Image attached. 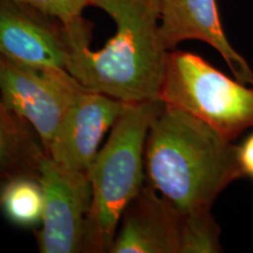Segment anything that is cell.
Returning a JSON list of instances; mask_svg holds the SVG:
<instances>
[{"label": "cell", "mask_w": 253, "mask_h": 253, "mask_svg": "<svg viewBox=\"0 0 253 253\" xmlns=\"http://www.w3.org/2000/svg\"><path fill=\"white\" fill-rule=\"evenodd\" d=\"M145 179L182 213L211 210L218 195L243 177L238 147L212 126L164 106L148 132Z\"/></svg>", "instance_id": "1"}, {"label": "cell", "mask_w": 253, "mask_h": 253, "mask_svg": "<svg viewBox=\"0 0 253 253\" xmlns=\"http://www.w3.org/2000/svg\"><path fill=\"white\" fill-rule=\"evenodd\" d=\"M113 19L115 34L101 49L90 38H68L67 71L88 89L126 103L160 100L168 50L160 37L161 0H90Z\"/></svg>", "instance_id": "2"}, {"label": "cell", "mask_w": 253, "mask_h": 253, "mask_svg": "<svg viewBox=\"0 0 253 253\" xmlns=\"http://www.w3.org/2000/svg\"><path fill=\"white\" fill-rule=\"evenodd\" d=\"M163 108L161 100L126 103L88 169L91 207L84 252H110L123 211L144 186L145 142Z\"/></svg>", "instance_id": "3"}, {"label": "cell", "mask_w": 253, "mask_h": 253, "mask_svg": "<svg viewBox=\"0 0 253 253\" xmlns=\"http://www.w3.org/2000/svg\"><path fill=\"white\" fill-rule=\"evenodd\" d=\"M227 78L194 53H168L160 100L235 141L253 128V88Z\"/></svg>", "instance_id": "4"}, {"label": "cell", "mask_w": 253, "mask_h": 253, "mask_svg": "<svg viewBox=\"0 0 253 253\" xmlns=\"http://www.w3.org/2000/svg\"><path fill=\"white\" fill-rule=\"evenodd\" d=\"M84 88L67 69L28 65L0 54V94L9 108L33 126L45 153Z\"/></svg>", "instance_id": "5"}, {"label": "cell", "mask_w": 253, "mask_h": 253, "mask_svg": "<svg viewBox=\"0 0 253 253\" xmlns=\"http://www.w3.org/2000/svg\"><path fill=\"white\" fill-rule=\"evenodd\" d=\"M38 179L43 192L42 226L36 232L39 252H84L91 207L87 172L63 167L46 155Z\"/></svg>", "instance_id": "6"}, {"label": "cell", "mask_w": 253, "mask_h": 253, "mask_svg": "<svg viewBox=\"0 0 253 253\" xmlns=\"http://www.w3.org/2000/svg\"><path fill=\"white\" fill-rule=\"evenodd\" d=\"M126 106L121 100L84 88L63 116L46 155L63 167L87 172L104 134Z\"/></svg>", "instance_id": "7"}, {"label": "cell", "mask_w": 253, "mask_h": 253, "mask_svg": "<svg viewBox=\"0 0 253 253\" xmlns=\"http://www.w3.org/2000/svg\"><path fill=\"white\" fill-rule=\"evenodd\" d=\"M0 54L28 65L67 69V30L40 9L0 0Z\"/></svg>", "instance_id": "8"}, {"label": "cell", "mask_w": 253, "mask_h": 253, "mask_svg": "<svg viewBox=\"0 0 253 253\" xmlns=\"http://www.w3.org/2000/svg\"><path fill=\"white\" fill-rule=\"evenodd\" d=\"M183 213L149 184L123 211L110 253H181Z\"/></svg>", "instance_id": "9"}, {"label": "cell", "mask_w": 253, "mask_h": 253, "mask_svg": "<svg viewBox=\"0 0 253 253\" xmlns=\"http://www.w3.org/2000/svg\"><path fill=\"white\" fill-rule=\"evenodd\" d=\"M160 37L168 50L182 41H203L223 56L236 80L253 84V71L224 33L216 0H161Z\"/></svg>", "instance_id": "10"}, {"label": "cell", "mask_w": 253, "mask_h": 253, "mask_svg": "<svg viewBox=\"0 0 253 253\" xmlns=\"http://www.w3.org/2000/svg\"><path fill=\"white\" fill-rule=\"evenodd\" d=\"M45 148L33 126L19 116L0 94V179L39 176Z\"/></svg>", "instance_id": "11"}, {"label": "cell", "mask_w": 253, "mask_h": 253, "mask_svg": "<svg viewBox=\"0 0 253 253\" xmlns=\"http://www.w3.org/2000/svg\"><path fill=\"white\" fill-rule=\"evenodd\" d=\"M1 209L8 220L21 227H31L42 219L43 192L39 179L15 177L6 181Z\"/></svg>", "instance_id": "12"}, {"label": "cell", "mask_w": 253, "mask_h": 253, "mask_svg": "<svg viewBox=\"0 0 253 253\" xmlns=\"http://www.w3.org/2000/svg\"><path fill=\"white\" fill-rule=\"evenodd\" d=\"M219 233L211 210L183 213L181 253L219 252Z\"/></svg>", "instance_id": "13"}, {"label": "cell", "mask_w": 253, "mask_h": 253, "mask_svg": "<svg viewBox=\"0 0 253 253\" xmlns=\"http://www.w3.org/2000/svg\"><path fill=\"white\" fill-rule=\"evenodd\" d=\"M32 6L61 21L67 31L86 26L89 21L82 15L84 9L90 6V0H11Z\"/></svg>", "instance_id": "14"}, {"label": "cell", "mask_w": 253, "mask_h": 253, "mask_svg": "<svg viewBox=\"0 0 253 253\" xmlns=\"http://www.w3.org/2000/svg\"><path fill=\"white\" fill-rule=\"evenodd\" d=\"M238 160L243 175L253 179V134L238 147Z\"/></svg>", "instance_id": "15"}, {"label": "cell", "mask_w": 253, "mask_h": 253, "mask_svg": "<svg viewBox=\"0 0 253 253\" xmlns=\"http://www.w3.org/2000/svg\"><path fill=\"white\" fill-rule=\"evenodd\" d=\"M6 181L5 179H0V209H1V203H2V192H4Z\"/></svg>", "instance_id": "16"}]
</instances>
